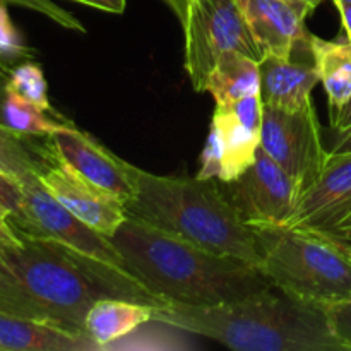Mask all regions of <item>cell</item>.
Instances as JSON below:
<instances>
[{
	"instance_id": "obj_14",
	"label": "cell",
	"mask_w": 351,
	"mask_h": 351,
	"mask_svg": "<svg viewBox=\"0 0 351 351\" xmlns=\"http://www.w3.org/2000/svg\"><path fill=\"white\" fill-rule=\"evenodd\" d=\"M40 180L69 211L110 239L129 216L120 199L55 161L41 170Z\"/></svg>"
},
{
	"instance_id": "obj_25",
	"label": "cell",
	"mask_w": 351,
	"mask_h": 351,
	"mask_svg": "<svg viewBox=\"0 0 351 351\" xmlns=\"http://www.w3.org/2000/svg\"><path fill=\"white\" fill-rule=\"evenodd\" d=\"M329 326L343 350H351V298L335 302L326 307Z\"/></svg>"
},
{
	"instance_id": "obj_4",
	"label": "cell",
	"mask_w": 351,
	"mask_h": 351,
	"mask_svg": "<svg viewBox=\"0 0 351 351\" xmlns=\"http://www.w3.org/2000/svg\"><path fill=\"white\" fill-rule=\"evenodd\" d=\"M134 178L136 194L125 202L127 215L213 254L261 267L256 233L215 178L167 177L137 167Z\"/></svg>"
},
{
	"instance_id": "obj_26",
	"label": "cell",
	"mask_w": 351,
	"mask_h": 351,
	"mask_svg": "<svg viewBox=\"0 0 351 351\" xmlns=\"http://www.w3.org/2000/svg\"><path fill=\"white\" fill-rule=\"evenodd\" d=\"M317 235H321L322 239L328 240L329 243L336 247L338 250H341L346 257L351 261V237L343 235V233L338 232H322V230H314Z\"/></svg>"
},
{
	"instance_id": "obj_10",
	"label": "cell",
	"mask_w": 351,
	"mask_h": 351,
	"mask_svg": "<svg viewBox=\"0 0 351 351\" xmlns=\"http://www.w3.org/2000/svg\"><path fill=\"white\" fill-rule=\"evenodd\" d=\"M48 156L125 204L136 194V167L113 154L95 137L65 123L47 137Z\"/></svg>"
},
{
	"instance_id": "obj_31",
	"label": "cell",
	"mask_w": 351,
	"mask_h": 351,
	"mask_svg": "<svg viewBox=\"0 0 351 351\" xmlns=\"http://www.w3.org/2000/svg\"><path fill=\"white\" fill-rule=\"evenodd\" d=\"M165 2L170 5V9L173 10L175 16L178 17L180 24L185 23V17H187V10H189V2L191 0H165Z\"/></svg>"
},
{
	"instance_id": "obj_7",
	"label": "cell",
	"mask_w": 351,
	"mask_h": 351,
	"mask_svg": "<svg viewBox=\"0 0 351 351\" xmlns=\"http://www.w3.org/2000/svg\"><path fill=\"white\" fill-rule=\"evenodd\" d=\"M261 149L293 178L302 195L319 178L329 153L314 103L293 112L264 105Z\"/></svg>"
},
{
	"instance_id": "obj_29",
	"label": "cell",
	"mask_w": 351,
	"mask_h": 351,
	"mask_svg": "<svg viewBox=\"0 0 351 351\" xmlns=\"http://www.w3.org/2000/svg\"><path fill=\"white\" fill-rule=\"evenodd\" d=\"M343 153H351V129L336 134V141L332 143L331 149H329V154Z\"/></svg>"
},
{
	"instance_id": "obj_19",
	"label": "cell",
	"mask_w": 351,
	"mask_h": 351,
	"mask_svg": "<svg viewBox=\"0 0 351 351\" xmlns=\"http://www.w3.org/2000/svg\"><path fill=\"white\" fill-rule=\"evenodd\" d=\"M312 53L332 120L351 96V43L346 38L329 41L312 34Z\"/></svg>"
},
{
	"instance_id": "obj_24",
	"label": "cell",
	"mask_w": 351,
	"mask_h": 351,
	"mask_svg": "<svg viewBox=\"0 0 351 351\" xmlns=\"http://www.w3.org/2000/svg\"><path fill=\"white\" fill-rule=\"evenodd\" d=\"M0 209L7 215L9 221L23 218L24 195L21 182L0 171Z\"/></svg>"
},
{
	"instance_id": "obj_13",
	"label": "cell",
	"mask_w": 351,
	"mask_h": 351,
	"mask_svg": "<svg viewBox=\"0 0 351 351\" xmlns=\"http://www.w3.org/2000/svg\"><path fill=\"white\" fill-rule=\"evenodd\" d=\"M261 98L264 105L280 110H300L312 103L319 79L312 53V34L295 47L291 57L266 53L259 60Z\"/></svg>"
},
{
	"instance_id": "obj_23",
	"label": "cell",
	"mask_w": 351,
	"mask_h": 351,
	"mask_svg": "<svg viewBox=\"0 0 351 351\" xmlns=\"http://www.w3.org/2000/svg\"><path fill=\"white\" fill-rule=\"evenodd\" d=\"M33 55V50L26 45L23 34L12 23L5 3L0 2V60L9 62L27 58Z\"/></svg>"
},
{
	"instance_id": "obj_33",
	"label": "cell",
	"mask_w": 351,
	"mask_h": 351,
	"mask_svg": "<svg viewBox=\"0 0 351 351\" xmlns=\"http://www.w3.org/2000/svg\"><path fill=\"white\" fill-rule=\"evenodd\" d=\"M12 2L24 3V5L31 7L34 10H40V12H47L51 7V2H48V0H12Z\"/></svg>"
},
{
	"instance_id": "obj_34",
	"label": "cell",
	"mask_w": 351,
	"mask_h": 351,
	"mask_svg": "<svg viewBox=\"0 0 351 351\" xmlns=\"http://www.w3.org/2000/svg\"><path fill=\"white\" fill-rule=\"evenodd\" d=\"M335 232H338V233H350L351 232V215L348 216V218L343 219V221L339 223V226L335 230Z\"/></svg>"
},
{
	"instance_id": "obj_1",
	"label": "cell",
	"mask_w": 351,
	"mask_h": 351,
	"mask_svg": "<svg viewBox=\"0 0 351 351\" xmlns=\"http://www.w3.org/2000/svg\"><path fill=\"white\" fill-rule=\"evenodd\" d=\"M16 233L19 242L0 247V312L86 336V315L103 298L156 308L167 304L127 269L55 240Z\"/></svg>"
},
{
	"instance_id": "obj_32",
	"label": "cell",
	"mask_w": 351,
	"mask_h": 351,
	"mask_svg": "<svg viewBox=\"0 0 351 351\" xmlns=\"http://www.w3.org/2000/svg\"><path fill=\"white\" fill-rule=\"evenodd\" d=\"M19 242V235L12 226H2L0 225V247L3 245H12V243Z\"/></svg>"
},
{
	"instance_id": "obj_2",
	"label": "cell",
	"mask_w": 351,
	"mask_h": 351,
	"mask_svg": "<svg viewBox=\"0 0 351 351\" xmlns=\"http://www.w3.org/2000/svg\"><path fill=\"white\" fill-rule=\"evenodd\" d=\"M112 242L125 269L163 302L209 307L273 287L259 266L213 254L132 216Z\"/></svg>"
},
{
	"instance_id": "obj_16",
	"label": "cell",
	"mask_w": 351,
	"mask_h": 351,
	"mask_svg": "<svg viewBox=\"0 0 351 351\" xmlns=\"http://www.w3.org/2000/svg\"><path fill=\"white\" fill-rule=\"evenodd\" d=\"M93 351L103 350L86 336L33 319L0 312V351Z\"/></svg>"
},
{
	"instance_id": "obj_38",
	"label": "cell",
	"mask_w": 351,
	"mask_h": 351,
	"mask_svg": "<svg viewBox=\"0 0 351 351\" xmlns=\"http://www.w3.org/2000/svg\"><path fill=\"white\" fill-rule=\"evenodd\" d=\"M335 2V5H338V3H351V0H332Z\"/></svg>"
},
{
	"instance_id": "obj_40",
	"label": "cell",
	"mask_w": 351,
	"mask_h": 351,
	"mask_svg": "<svg viewBox=\"0 0 351 351\" xmlns=\"http://www.w3.org/2000/svg\"><path fill=\"white\" fill-rule=\"evenodd\" d=\"M0 2H2V0H0Z\"/></svg>"
},
{
	"instance_id": "obj_22",
	"label": "cell",
	"mask_w": 351,
	"mask_h": 351,
	"mask_svg": "<svg viewBox=\"0 0 351 351\" xmlns=\"http://www.w3.org/2000/svg\"><path fill=\"white\" fill-rule=\"evenodd\" d=\"M5 86L29 99L31 103L40 106L45 112L53 113L50 99H48L47 79H45L40 65L34 64V62H23V64L10 69Z\"/></svg>"
},
{
	"instance_id": "obj_3",
	"label": "cell",
	"mask_w": 351,
	"mask_h": 351,
	"mask_svg": "<svg viewBox=\"0 0 351 351\" xmlns=\"http://www.w3.org/2000/svg\"><path fill=\"white\" fill-rule=\"evenodd\" d=\"M209 338L235 351H339L326 305L298 300L271 287L209 307L167 302L154 321Z\"/></svg>"
},
{
	"instance_id": "obj_17",
	"label": "cell",
	"mask_w": 351,
	"mask_h": 351,
	"mask_svg": "<svg viewBox=\"0 0 351 351\" xmlns=\"http://www.w3.org/2000/svg\"><path fill=\"white\" fill-rule=\"evenodd\" d=\"M154 308L137 302L103 298L86 315V336L105 350L141 326L153 322Z\"/></svg>"
},
{
	"instance_id": "obj_21",
	"label": "cell",
	"mask_w": 351,
	"mask_h": 351,
	"mask_svg": "<svg viewBox=\"0 0 351 351\" xmlns=\"http://www.w3.org/2000/svg\"><path fill=\"white\" fill-rule=\"evenodd\" d=\"M47 161H41L24 143V136L14 132L0 120V171L16 180L41 173Z\"/></svg>"
},
{
	"instance_id": "obj_20",
	"label": "cell",
	"mask_w": 351,
	"mask_h": 351,
	"mask_svg": "<svg viewBox=\"0 0 351 351\" xmlns=\"http://www.w3.org/2000/svg\"><path fill=\"white\" fill-rule=\"evenodd\" d=\"M2 122L5 123L9 129L14 132L21 134L24 137L38 136V137H48L53 134L55 130L62 129L65 123L71 122H57L47 115L48 112L41 110L29 99L21 96L19 93L12 91L10 88L3 89V99H2Z\"/></svg>"
},
{
	"instance_id": "obj_11",
	"label": "cell",
	"mask_w": 351,
	"mask_h": 351,
	"mask_svg": "<svg viewBox=\"0 0 351 351\" xmlns=\"http://www.w3.org/2000/svg\"><path fill=\"white\" fill-rule=\"evenodd\" d=\"M261 130L243 122L230 106H215L208 141L195 177L228 184L239 178L257 156Z\"/></svg>"
},
{
	"instance_id": "obj_28",
	"label": "cell",
	"mask_w": 351,
	"mask_h": 351,
	"mask_svg": "<svg viewBox=\"0 0 351 351\" xmlns=\"http://www.w3.org/2000/svg\"><path fill=\"white\" fill-rule=\"evenodd\" d=\"M331 125H332V129L336 130V134L351 129V96L346 99L345 105L341 106V110L338 112V115L331 120Z\"/></svg>"
},
{
	"instance_id": "obj_30",
	"label": "cell",
	"mask_w": 351,
	"mask_h": 351,
	"mask_svg": "<svg viewBox=\"0 0 351 351\" xmlns=\"http://www.w3.org/2000/svg\"><path fill=\"white\" fill-rule=\"evenodd\" d=\"M339 17H341V26L345 31V38L351 43V3H338Z\"/></svg>"
},
{
	"instance_id": "obj_8",
	"label": "cell",
	"mask_w": 351,
	"mask_h": 351,
	"mask_svg": "<svg viewBox=\"0 0 351 351\" xmlns=\"http://www.w3.org/2000/svg\"><path fill=\"white\" fill-rule=\"evenodd\" d=\"M24 195L23 218L9 221L17 232L27 235L43 237L55 240L77 252L105 261L117 267L125 269L122 256L113 245L112 239L82 221L81 218L69 211L40 180V175L33 173L21 180Z\"/></svg>"
},
{
	"instance_id": "obj_6",
	"label": "cell",
	"mask_w": 351,
	"mask_h": 351,
	"mask_svg": "<svg viewBox=\"0 0 351 351\" xmlns=\"http://www.w3.org/2000/svg\"><path fill=\"white\" fill-rule=\"evenodd\" d=\"M182 27L185 72L197 93H204L206 79L225 51H242L256 60L263 57L237 0H191Z\"/></svg>"
},
{
	"instance_id": "obj_18",
	"label": "cell",
	"mask_w": 351,
	"mask_h": 351,
	"mask_svg": "<svg viewBox=\"0 0 351 351\" xmlns=\"http://www.w3.org/2000/svg\"><path fill=\"white\" fill-rule=\"evenodd\" d=\"M216 106H230L239 99L261 93L259 60L237 50L219 55L204 84Z\"/></svg>"
},
{
	"instance_id": "obj_12",
	"label": "cell",
	"mask_w": 351,
	"mask_h": 351,
	"mask_svg": "<svg viewBox=\"0 0 351 351\" xmlns=\"http://www.w3.org/2000/svg\"><path fill=\"white\" fill-rule=\"evenodd\" d=\"M351 215V153L329 154L317 180L298 197L287 226L335 232Z\"/></svg>"
},
{
	"instance_id": "obj_5",
	"label": "cell",
	"mask_w": 351,
	"mask_h": 351,
	"mask_svg": "<svg viewBox=\"0 0 351 351\" xmlns=\"http://www.w3.org/2000/svg\"><path fill=\"white\" fill-rule=\"evenodd\" d=\"M249 226L259 245L261 269L273 287L326 307L351 298V261L328 240L287 225Z\"/></svg>"
},
{
	"instance_id": "obj_39",
	"label": "cell",
	"mask_w": 351,
	"mask_h": 351,
	"mask_svg": "<svg viewBox=\"0 0 351 351\" xmlns=\"http://www.w3.org/2000/svg\"><path fill=\"white\" fill-rule=\"evenodd\" d=\"M343 235H348V237H351V232H350V233H343Z\"/></svg>"
},
{
	"instance_id": "obj_35",
	"label": "cell",
	"mask_w": 351,
	"mask_h": 351,
	"mask_svg": "<svg viewBox=\"0 0 351 351\" xmlns=\"http://www.w3.org/2000/svg\"><path fill=\"white\" fill-rule=\"evenodd\" d=\"M9 71L10 69H7L5 62L0 60V86H5L7 77H9Z\"/></svg>"
},
{
	"instance_id": "obj_15",
	"label": "cell",
	"mask_w": 351,
	"mask_h": 351,
	"mask_svg": "<svg viewBox=\"0 0 351 351\" xmlns=\"http://www.w3.org/2000/svg\"><path fill=\"white\" fill-rule=\"evenodd\" d=\"M261 55L291 57L295 47L308 36L305 21L314 7L293 0H237Z\"/></svg>"
},
{
	"instance_id": "obj_37",
	"label": "cell",
	"mask_w": 351,
	"mask_h": 351,
	"mask_svg": "<svg viewBox=\"0 0 351 351\" xmlns=\"http://www.w3.org/2000/svg\"><path fill=\"white\" fill-rule=\"evenodd\" d=\"M0 225L9 226V219H7V215L2 211V209H0Z\"/></svg>"
},
{
	"instance_id": "obj_36",
	"label": "cell",
	"mask_w": 351,
	"mask_h": 351,
	"mask_svg": "<svg viewBox=\"0 0 351 351\" xmlns=\"http://www.w3.org/2000/svg\"><path fill=\"white\" fill-rule=\"evenodd\" d=\"M293 2H304V3H308V5H312L315 9V7L319 5V3L322 2V0H293Z\"/></svg>"
},
{
	"instance_id": "obj_9",
	"label": "cell",
	"mask_w": 351,
	"mask_h": 351,
	"mask_svg": "<svg viewBox=\"0 0 351 351\" xmlns=\"http://www.w3.org/2000/svg\"><path fill=\"white\" fill-rule=\"evenodd\" d=\"M223 191L247 225H287L300 197L293 178L261 147L254 163Z\"/></svg>"
},
{
	"instance_id": "obj_27",
	"label": "cell",
	"mask_w": 351,
	"mask_h": 351,
	"mask_svg": "<svg viewBox=\"0 0 351 351\" xmlns=\"http://www.w3.org/2000/svg\"><path fill=\"white\" fill-rule=\"evenodd\" d=\"M74 2L84 3V5L95 7V9L112 14H122L127 7L125 0H74Z\"/></svg>"
}]
</instances>
